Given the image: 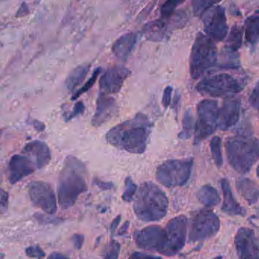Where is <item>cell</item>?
Listing matches in <instances>:
<instances>
[{
  "instance_id": "1f68e13d",
  "label": "cell",
  "mask_w": 259,
  "mask_h": 259,
  "mask_svg": "<svg viewBox=\"0 0 259 259\" xmlns=\"http://www.w3.org/2000/svg\"><path fill=\"white\" fill-rule=\"evenodd\" d=\"M121 246L118 242L112 240L105 247L102 256L104 259H118Z\"/></svg>"
},
{
  "instance_id": "8fae6325",
  "label": "cell",
  "mask_w": 259,
  "mask_h": 259,
  "mask_svg": "<svg viewBox=\"0 0 259 259\" xmlns=\"http://www.w3.org/2000/svg\"><path fill=\"white\" fill-rule=\"evenodd\" d=\"M201 17L205 34L208 37L215 42H221L226 38L229 28L225 8L221 6H214Z\"/></svg>"
},
{
  "instance_id": "60d3db41",
  "label": "cell",
  "mask_w": 259,
  "mask_h": 259,
  "mask_svg": "<svg viewBox=\"0 0 259 259\" xmlns=\"http://www.w3.org/2000/svg\"><path fill=\"white\" fill-rule=\"evenodd\" d=\"M130 259H163L161 257L154 256V255H147L142 252H134L130 255Z\"/></svg>"
},
{
  "instance_id": "7a4b0ae2",
  "label": "cell",
  "mask_w": 259,
  "mask_h": 259,
  "mask_svg": "<svg viewBox=\"0 0 259 259\" xmlns=\"http://www.w3.org/2000/svg\"><path fill=\"white\" fill-rule=\"evenodd\" d=\"M88 190L87 169L78 158L68 156L59 175L58 202L62 209H68L77 202L80 195Z\"/></svg>"
},
{
  "instance_id": "9a60e30c",
  "label": "cell",
  "mask_w": 259,
  "mask_h": 259,
  "mask_svg": "<svg viewBox=\"0 0 259 259\" xmlns=\"http://www.w3.org/2000/svg\"><path fill=\"white\" fill-rule=\"evenodd\" d=\"M130 74L131 71L128 68L121 65L111 67L106 70L100 80L102 94L109 95L119 92Z\"/></svg>"
},
{
  "instance_id": "8992f818",
  "label": "cell",
  "mask_w": 259,
  "mask_h": 259,
  "mask_svg": "<svg viewBox=\"0 0 259 259\" xmlns=\"http://www.w3.org/2000/svg\"><path fill=\"white\" fill-rule=\"evenodd\" d=\"M243 87V82L237 77L223 73L202 79L196 86V90L202 95L228 98L241 92Z\"/></svg>"
},
{
  "instance_id": "ab89813d",
  "label": "cell",
  "mask_w": 259,
  "mask_h": 259,
  "mask_svg": "<svg viewBox=\"0 0 259 259\" xmlns=\"http://www.w3.org/2000/svg\"><path fill=\"white\" fill-rule=\"evenodd\" d=\"M71 240H72L74 247L77 249H80L83 246V242H84V237L82 234H75L73 236Z\"/></svg>"
},
{
  "instance_id": "30bf717a",
  "label": "cell",
  "mask_w": 259,
  "mask_h": 259,
  "mask_svg": "<svg viewBox=\"0 0 259 259\" xmlns=\"http://www.w3.org/2000/svg\"><path fill=\"white\" fill-rule=\"evenodd\" d=\"M166 243L161 254L172 256L177 255L184 248L187 234V219L179 215L174 218L165 228Z\"/></svg>"
},
{
  "instance_id": "f1b7e54d",
  "label": "cell",
  "mask_w": 259,
  "mask_h": 259,
  "mask_svg": "<svg viewBox=\"0 0 259 259\" xmlns=\"http://www.w3.org/2000/svg\"><path fill=\"white\" fill-rule=\"evenodd\" d=\"M223 0H193V9L194 15L201 17L207 10L214 7Z\"/></svg>"
},
{
  "instance_id": "ba28073f",
  "label": "cell",
  "mask_w": 259,
  "mask_h": 259,
  "mask_svg": "<svg viewBox=\"0 0 259 259\" xmlns=\"http://www.w3.org/2000/svg\"><path fill=\"white\" fill-rule=\"evenodd\" d=\"M219 104L214 100H205L197 106L198 119L195 124V141L199 143L215 132L218 128Z\"/></svg>"
},
{
  "instance_id": "c3c4849f",
  "label": "cell",
  "mask_w": 259,
  "mask_h": 259,
  "mask_svg": "<svg viewBox=\"0 0 259 259\" xmlns=\"http://www.w3.org/2000/svg\"><path fill=\"white\" fill-rule=\"evenodd\" d=\"M2 134H3V131H2V130H0V137H1Z\"/></svg>"
},
{
  "instance_id": "2e32d148",
  "label": "cell",
  "mask_w": 259,
  "mask_h": 259,
  "mask_svg": "<svg viewBox=\"0 0 259 259\" xmlns=\"http://www.w3.org/2000/svg\"><path fill=\"white\" fill-rule=\"evenodd\" d=\"M241 103L239 99L228 97L219 109L218 127L221 131H228L237 124L240 118Z\"/></svg>"
},
{
  "instance_id": "cb8c5ba5",
  "label": "cell",
  "mask_w": 259,
  "mask_h": 259,
  "mask_svg": "<svg viewBox=\"0 0 259 259\" xmlns=\"http://www.w3.org/2000/svg\"><path fill=\"white\" fill-rule=\"evenodd\" d=\"M245 37L246 42L255 47L259 40V13L253 14L245 21Z\"/></svg>"
},
{
  "instance_id": "6da1fadb",
  "label": "cell",
  "mask_w": 259,
  "mask_h": 259,
  "mask_svg": "<svg viewBox=\"0 0 259 259\" xmlns=\"http://www.w3.org/2000/svg\"><path fill=\"white\" fill-rule=\"evenodd\" d=\"M153 125L146 115L138 113L108 131L106 139L115 147L134 154H143Z\"/></svg>"
},
{
  "instance_id": "484cf974",
  "label": "cell",
  "mask_w": 259,
  "mask_h": 259,
  "mask_svg": "<svg viewBox=\"0 0 259 259\" xmlns=\"http://www.w3.org/2000/svg\"><path fill=\"white\" fill-rule=\"evenodd\" d=\"M90 65H80L74 68L66 79L67 89L71 92H74L76 88L86 78L90 71Z\"/></svg>"
},
{
  "instance_id": "74e56055",
  "label": "cell",
  "mask_w": 259,
  "mask_h": 259,
  "mask_svg": "<svg viewBox=\"0 0 259 259\" xmlns=\"http://www.w3.org/2000/svg\"><path fill=\"white\" fill-rule=\"evenodd\" d=\"M85 107L84 105L82 102H78V103H76L75 106H74V109L71 111V113L68 114V115H66V120L67 121H70V120L72 119V118H75L77 115H80V114L83 113V111H84Z\"/></svg>"
},
{
  "instance_id": "4dcf8cb0",
  "label": "cell",
  "mask_w": 259,
  "mask_h": 259,
  "mask_svg": "<svg viewBox=\"0 0 259 259\" xmlns=\"http://www.w3.org/2000/svg\"><path fill=\"white\" fill-rule=\"evenodd\" d=\"M185 2V0H166L161 6V18L167 20L175 14L177 8Z\"/></svg>"
},
{
  "instance_id": "681fc988",
  "label": "cell",
  "mask_w": 259,
  "mask_h": 259,
  "mask_svg": "<svg viewBox=\"0 0 259 259\" xmlns=\"http://www.w3.org/2000/svg\"><path fill=\"white\" fill-rule=\"evenodd\" d=\"M214 259H222V257H218V258H215Z\"/></svg>"
},
{
  "instance_id": "ac0fdd59",
  "label": "cell",
  "mask_w": 259,
  "mask_h": 259,
  "mask_svg": "<svg viewBox=\"0 0 259 259\" xmlns=\"http://www.w3.org/2000/svg\"><path fill=\"white\" fill-rule=\"evenodd\" d=\"M21 154L28 157L36 165V168L46 167L51 160V152L47 143L40 140H33L23 148Z\"/></svg>"
},
{
  "instance_id": "4fadbf2b",
  "label": "cell",
  "mask_w": 259,
  "mask_h": 259,
  "mask_svg": "<svg viewBox=\"0 0 259 259\" xmlns=\"http://www.w3.org/2000/svg\"><path fill=\"white\" fill-rule=\"evenodd\" d=\"M137 246L145 250L155 251L161 253L166 243L165 229L159 225H151L135 233Z\"/></svg>"
},
{
  "instance_id": "d6a6232c",
  "label": "cell",
  "mask_w": 259,
  "mask_h": 259,
  "mask_svg": "<svg viewBox=\"0 0 259 259\" xmlns=\"http://www.w3.org/2000/svg\"><path fill=\"white\" fill-rule=\"evenodd\" d=\"M101 68H97V69L95 70V71H94V74H93L92 77H91V78L88 80V81L87 82V83H85V84L83 85V86L82 87L80 90H78V91H76V92L74 93L72 98H71V100H77V99L79 98V97H80L82 94H83L84 93H86L87 91H89V90L91 89L93 86H94L96 80H97V78H98V77L100 76V74L101 73Z\"/></svg>"
},
{
  "instance_id": "f35d334b",
  "label": "cell",
  "mask_w": 259,
  "mask_h": 259,
  "mask_svg": "<svg viewBox=\"0 0 259 259\" xmlns=\"http://www.w3.org/2000/svg\"><path fill=\"white\" fill-rule=\"evenodd\" d=\"M9 205V194L6 190L0 188V212L6 211Z\"/></svg>"
},
{
  "instance_id": "7c38bea8",
  "label": "cell",
  "mask_w": 259,
  "mask_h": 259,
  "mask_svg": "<svg viewBox=\"0 0 259 259\" xmlns=\"http://www.w3.org/2000/svg\"><path fill=\"white\" fill-rule=\"evenodd\" d=\"M29 196L33 205L48 214L57 210V200L53 187L44 181H33L29 184Z\"/></svg>"
},
{
  "instance_id": "5b68a950",
  "label": "cell",
  "mask_w": 259,
  "mask_h": 259,
  "mask_svg": "<svg viewBox=\"0 0 259 259\" xmlns=\"http://www.w3.org/2000/svg\"><path fill=\"white\" fill-rule=\"evenodd\" d=\"M218 62V50L214 41L199 32L196 35L190 54V71L192 78L199 79L214 68Z\"/></svg>"
},
{
  "instance_id": "277c9868",
  "label": "cell",
  "mask_w": 259,
  "mask_h": 259,
  "mask_svg": "<svg viewBox=\"0 0 259 259\" xmlns=\"http://www.w3.org/2000/svg\"><path fill=\"white\" fill-rule=\"evenodd\" d=\"M227 158L231 167L240 174H246L259 158V141L252 137L235 136L225 143Z\"/></svg>"
},
{
  "instance_id": "b9f144b4",
  "label": "cell",
  "mask_w": 259,
  "mask_h": 259,
  "mask_svg": "<svg viewBox=\"0 0 259 259\" xmlns=\"http://www.w3.org/2000/svg\"><path fill=\"white\" fill-rule=\"evenodd\" d=\"M29 9L27 7L26 3H23L21 5V7L19 8V9L18 10V12H17L16 16L18 17V18H21V17L26 16V15H28L29 14Z\"/></svg>"
},
{
  "instance_id": "ee69618b",
  "label": "cell",
  "mask_w": 259,
  "mask_h": 259,
  "mask_svg": "<svg viewBox=\"0 0 259 259\" xmlns=\"http://www.w3.org/2000/svg\"><path fill=\"white\" fill-rule=\"evenodd\" d=\"M121 215H118L117 216V217L114 219L113 222H112V225H111V232H112V234H114L115 231H116L117 228H118L120 222H121Z\"/></svg>"
},
{
  "instance_id": "7402d4cb",
  "label": "cell",
  "mask_w": 259,
  "mask_h": 259,
  "mask_svg": "<svg viewBox=\"0 0 259 259\" xmlns=\"http://www.w3.org/2000/svg\"><path fill=\"white\" fill-rule=\"evenodd\" d=\"M221 186H222V192H223L224 195V202L222 207V211L228 214H230V215H246V210L236 200L229 182L226 179H222L221 181Z\"/></svg>"
},
{
  "instance_id": "d6986e66",
  "label": "cell",
  "mask_w": 259,
  "mask_h": 259,
  "mask_svg": "<svg viewBox=\"0 0 259 259\" xmlns=\"http://www.w3.org/2000/svg\"><path fill=\"white\" fill-rule=\"evenodd\" d=\"M117 111L115 99L100 93L97 102V109L93 117L92 124L95 127L103 125L112 118Z\"/></svg>"
},
{
  "instance_id": "f546056e",
  "label": "cell",
  "mask_w": 259,
  "mask_h": 259,
  "mask_svg": "<svg viewBox=\"0 0 259 259\" xmlns=\"http://www.w3.org/2000/svg\"><path fill=\"white\" fill-rule=\"evenodd\" d=\"M211 155L213 160L217 167H221L223 164V157L222 151V139L219 137H214L210 143Z\"/></svg>"
},
{
  "instance_id": "4316f807",
  "label": "cell",
  "mask_w": 259,
  "mask_h": 259,
  "mask_svg": "<svg viewBox=\"0 0 259 259\" xmlns=\"http://www.w3.org/2000/svg\"><path fill=\"white\" fill-rule=\"evenodd\" d=\"M243 34L241 27L238 25H234L228 34L225 48L237 52L243 44Z\"/></svg>"
},
{
  "instance_id": "7dc6e473",
  "label": "cell",
  "mask_w": 259,
  "mask_h": 259,
  "mask_svg": "<svg viewBox=\"0 0 259 259\" xmlns=\"http://www.w3.org/2000/svg\"><path fill=\"white\" fill-rule=\"evenodd\" d=\"M256 174H257V176H258L259 178V164H258V167H257Z\"/></svg>"
},
{
  "instance_id": "44dd1931",
  "label": "cell",
  "mask_w": 259,
  "mask_h": 259,
  "mask_svg": "<svg viewBox=\"0 0 259 259\" xmlns=\"http://www.w3.org/2000/svg\"><path fill=\"white\" fill-rule=\"evenodd\" d=\"M146 39L154 42L167 39L170 35V24L168 20L160 18L148 23L143 29Z\"/></svg>"
},
{
  "instance_id": "7bdbcfd3",
  "label": "cell",
  "mask_w": 259,
  "mask_h": 259,
  "mask_svg": "<svg viewBox=\"0 0 259 259\" xmlns=\"http://www.w3.org/2000/svg\"><path fill=\"white\" fill-rule=\"evenodd\" d=\"M94 184L100 188L103 189V190H111L113 187V184L112 183L103 182V181H99V180H96Z\"/></svg>"
},
{
  "instance_id": "e575fe53",
  "label": "cell",
  "mask_w": 259,
  "mask_h": 259,
  "mask_svg": "<svg viewBox=\"0 0 259 259\" xmlns=\"http://www.w3.org/2000/svg\"><path fill=\"white\" fill-rule=\"evenodd\" d=\"M26 255L31 258L42 259L45 257L44 251L39 246H29L26 249Z\"/></svg>"
},
{
  "instance_id": "5bb4252c",
  "label": "cell",
  "mask_w": 259,
  "mask_h": 259,
  "mask_svg": "<svg viewBox=\"0 0 259 259\" xmlns=\"http://www.w3.org/2000/svg\"><path fill=\"white\" fill-rule=\"evenodd\" d=\"M234 243L239 258L259 259V240L250 228H240L236 234Z\"/></svg>"
},
{
  "instance_id": "9c48e42d",
  "label": "cell",
  "mask_w": 259,
  "mask_h": 259,
  "mask_svg": "<svg viewBox=\"0 0 259 259\" xmlns=\"http://www.w3.org/2000/svg\"><path fill=\"white\" fill-rule=\"evenodd\" d=\"M220 227V220L215 213L209 209L202 210L193 219L189 240L196 243L212 238L219 233Z\"/></svg>"
},
{
  "instance_id": "83f0119b",
  "label": "cell",
  "mask_w": 259,
  "mask_h": 259,
  "mask_svg": "<svg viewBox=\"0 0 259 259\" xmlns=\"http://www.w3.org/2000/svg\"><path fill=\"white\" fill-rule=\"evenodd\" d=\"M195 131L194 117L191 111L187 110L183 118V126L178 137L181 140H187L193 135Z\"/></svg>"
},
{
  "instance_id": "3957f363",
  "label": "cell",
  "mask_w": 259,
  "mask_h": 259,
  "mask_svg": "<svg viewBox=\"0 0 259 259\" xmlns=\"http://www.w3.org/2000/svg\"><path fill=\"white\" fill-rule=\"evenodd\" d=\"M135 196L134 212L140 220L155 222L165 217L168 199L158 186L149 181L143 183Z\"/></svg>"
},
{
  "instance_id": "e0dca14e",
  "label": "cell",
  "mask_w": 259,
  "mask_h": 259,
  "mask_svg": "<svg viewBox=\"0 0 259 259\" xmlns=\"http://www.w3.org/2000/svg\"><path fill=\"white\" fill-rule=\"evenodd\" d=\"M37 170L34 163L26 155L18 154L11 158L9 164V180L12 184L19 182Z\"/></svg>"
},
{
  "instance_id": "603a6c76",
  "label": "cell",
  "mask_w": 259,
  "mask_h": 259,
  "mask_svg": "<svg viewBox=\"0 0 259 259\" xmlns=\"http://www.w3.org/2000/svg\"><path fill=\"white\" fill-rule=\"evenodd\" d=\"M237 190L248 203L252 205L258 202L259 187L252 180L242 178L237 181Z\"/></svg>"
},
{
  "instance_id": "bcb514c9",
  "label": "cell",
  "mask_w": 259,
  "mask_h": 259,
  "mask_svg": "<svg viewBox=\"0 0 259 259\" xmlns=\"http://www.w3.org/2000/svg\"><path fill=\"white\" fill-rule=\"evenodd\" d=\"M129 227V222H126L124 224V225L120 228L119 231H118V235H123V234H126L127 230H128Z\"/></svg>"
},
{
  "instance_id": "d4e9b609",
  "label": "cell",
  "mask_w": 259,
  "mask_h": 259,
  "mask_svg": "<svg viewBox=\"0 0 259 259\" xmlns=\"http://www.w3.org/2000/svg\"><path fill=\"white\" fill-rule=\"evenodd\" d=\"M198 200L205 207H213L220 202L221 197L215 188L210 185L202 186L196 193Z\"/></svg>"
},
{
  "instance_id": "8d00e7d4",
  "label": "cell",
  "mask_w": 259,
  "mask_h": 259,
  "mask_svg": "<svg viewBox=\"0 0 259 259\" xmlns=\"http://www.w3.org/2000/svg\"><path fill=\"white\" fill-rule=\"evenodd\" d=\"M172 91H173V88L170 86L167 87L164 89V93H163L162 100H161V103H162L163 107L164 109H167L171 103Z\"/></svg>"
},
{
  "instance_id": "ffe728a7",
  "label": "cell",
  "mask_w": 259,
  "mask_h": 259,
  "mask_svg": "<svg viewBox=\"0 0 259 259\" xmlns=\"http://www.w3.org/2000/svg\"><path fill=\"white\" fill-rule=\"evenodd\" d=\"M138 35L134 32H129L120 36L112 47V53L120 61L125 62L128 59L135 48Z\"/></svg>"
},
{
  "instance_id": "836d02e7",
  "label": "cell",
  "mask_w": 259,
  "mask_h": 259,
  "mask_svg": "<svg viewBox=\"0 0 259 259\" xmlns=\"http://www.w3.org/2000/svg\"><path fill=\"white\" fill-rule=\"evenodd\" d=\"M137 191V187L134 184L131 178H127L125 180V190L123 193L122 199L125 202H132Z\"/></svg>"
},
{
  "instance_id": "f6af8a7d",
  "label": "cell",
  "mask_w": 259,
  "mask_h": 259,
  "mask_svg": "<svg viewBox=\"0 0 259 259\" xmlns=\"http://www.w3.org/2000/svg\"><path fill=\"white\" fill-rule=\"evenodd\" d=\"M47 259H70L68 257L65 256L62 254L57 253V252H53L50 254V256Z\"/></svg>"
},
{
  "instance_id": "52a82bcc",
  "label": "cell",
  "mask_w": 259,
  "mask_h": 259,
  "mask_svg": "<svg viewBox=\"0 0 259 259\" xmlns=\"http://www.w3.org/2000/svg\"><path fill=\"white\" fill-rule=\"evenodd\" d=\"M193 165L192 158L164 161L157 168V181L168 188L185 185L191 176Z\"/></svg>"
},
{
  "instance_id": "d590c367",
  "label": "cell",
  "mask_w": 259,
  "mask_h": 259,
  "mask_svg": "<svg viewBox=\"0 0 259 259\" xmlns=\"http://www.w3.org/2000/svg\"><path fill=\"white\" fill-rule=\"evenodd\" d=\"M249 103L252 108L256 110H259V81L255 85L250 97H249Z\"/></svg>"
}]
</instances>
